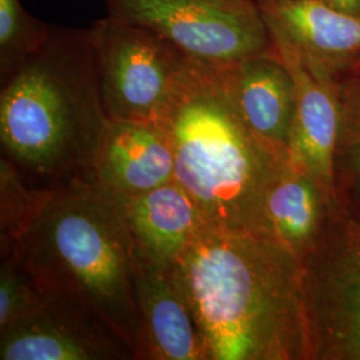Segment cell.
I'll use <instances>...</instances> for the list:
<instances>
[{
    "label": "cell",
    "mask_w": 360,
    "mask_h": 360,
    "mask_svg": "<svg viewBox=\"0 0 360 360\" xmlns=\"http://www.w3.org/2000/svg\"><path fill=\"white\" fill-rule=\"evenodd\" d=\"M175 162L165 131L151 122L111 120L92 176L117 198L147 193L174 179Z\"/></svg>",
    "instance_id": "cell-11"
},
{
    "label": "cell",
    "mask_w": 360,
    "mask_h": 360,
    "mask_svg": "<svg viewBox=\"0 0 360 360\" xmlns=\"http://www.w3.org/2000/svg\"><path fill=\"white\" fill-rule=\"evenodd\" d=\"M108 16L144 27L195 60L229 65L270 51V31L248 0H104Z\"/></svg>",
    "instance_id": "cell-5"
},
{
    "label": "cell",
    "mask_w": 360,
    "mask_h": 360,
    "mask_svg": "<svg viewBox=\"0 0 360 360\" xmlns=\"http://www.w3.org/2000/svg\"><path fill=\"white\" fill-rule=\"evenodd\" d=\"M1 193V254L8 252L43 206L49 188L27 187L16 166L8 159L0 162Z\"/></svg>",
    "instance_id": "cell-16"
},
{
    "label": "cell",
    "mask_w": 360,
    "mask_h": 360,
    "mask_svg": "<svg viewBox=\"0 0 360 360\" xmlns=\"http://www.w3.org/2000/svg\"><path fill=\"white\" fill-rule=\"evenodd\" d=\"M111 123L89 30L52 26L0 94V141L19 167L58 183L92 175Z\"/></svg>",
    "instance_id": "cell-4"
},
{
    "label": "cell",
    "mask_w": 360,
    "mask_h": 360,
    "mask_svg": "<svg viewBox=\"0 0 360 360\" xmlns=\"http://www.w3.org/2000/svg\"><path fill=\"white\" fill-rule=\"evenodd\" d=\"M135 359L129 345L99 319L58 300L0 328L1 360Z\"/></svg>",
    "instance_id": "cell-9"
},
{
    "label": "cell",
    "mask_w": 360,
    "mask_h": 360,
    "mask_svg": "<svg viewBox=\"0 0 360 360\" xmlns=\"http://www.w3.org/2000/svg\"><path fill=\"white\" fill-rule=\"evenodd\" d=\"M328 4L347 13L360 15V0H324Z\"/></svg>",
    "instance_id": "cell-20"
},
{
    "label": "cell",
    "mask_w": 360,
    "mask_h": 360,
    "mask_svg": "<svg viewBox=\"0 0 360 360\" xmlns=\"http://www.w3.org/2000/svg\"><path fill=\"white\" fill-rule=\"evenodd\" d=\"M155 124L171 143L174 179L208 226L272 233L266 198L290 154L260 141L245 124L223 65L191 59Z\"/></svg>",
    "instance_id": "cell-3"
},
{
    "label": "cell",
    "mask_w": 360,
    "mask_h": 360,
    "mask_svg": "<svg viewBox=\"0 0 360 360\" xmlns=\"http://www.w3.org/2000/svg\"><path fill=\"white\" fill-rule=\"evenodd\" d=\"M269 31L275 52L290 70L295 84L290 159L318 183L328 208H335V151L340 129V105L328 84L324 65L304 56L275 30Z\"/></svg>",
    "instance_id": "cell-8"
},
{
    "label": "cell",
    "mask_w": 360,
    "mask_h": 360,
    "mask_svg": "<svg viewBox=\"0 0 360 360\" xmlns=\"http://www.w3.org/2000/svg\"><path fill=\"white\" fill-rule=\"evenodd\" d=\"M90 34L111 120L155 123L193 58L153 31L108 15Z\"/></svg>",
    "instance_id": "cell-6"
},
{
    "label": "cell",
    "mask_w": 360,
    "mask_h": 360,
    "mask_svg": "<svg viewBox=\"0 0 360 360\" xmlns=\"http://www.w3.org/2000/svg\"><path fill=\"white\" fill-rule=\"evenodd\" d=\"M8 252L50 299L99 319L129 345L135 359H146L134 284L135 242L117 198L92 175L50 187Z\"/></svg>",
    "instance_id": "cell-2"
},
{
    "label": "cell",
    "mask_w": 360,
    "mask_h": 360,
    "mask_svg": "<svg viewBox=\"0 0 360 360\" xmlns=\"http://www.w3.org/2000/svg\"><path fill=\"white\" fill-rule=\"evenodd\" d=\"M260 13L269 28L319 65L360 51V15L324 0H263Z\"/></svg>",
    "instance_id": "cell-14"
},
{
    "label": "cell",
    "mask_w": 360,
    "mask_h": 360,
    "mask_svg": "<svg viewBox=\"0 0 360 360\" xmlns=\"http://www.w3.org/2000/svg\"><path fill=\"white\" fill-rule=\"evenodd\" d=\"M52 26L27 13L20 0H0V67L10 74L46 41Z\"/></svg>",
    "instance_id": "cell-17"
},
{
    "label": "cell",
    "mask_w": 360,
    "mask_h": 360,
    "mask_svg": "<svg viewBox=\"0 0 360 360\" xmlns=\"http://www.w3.org/2000/svg\"><path fill=\"white\" fill-rule=\"evenodd\" d=\"M117 200L135 245L146 255L168 264L208 226L193 198L175 179Z\"/></svg>",
    "instance_id": "cell-13"
},
{
    "label": "cell",
    "mask_w": 360,
    "mask_h": 360,
    "mask_svg": "<svg viewBox=\"0 0 360 360\" xmlns=\"http://www.w3.org/2000/svg\"><path fill=\"white\" fill-rule=\"evenodd\" d=\"M303 257L312 358L360 360V223Z\"/></svg>",
    "instance_id": "cell-7"
},
{
    "label": "cell",
    "mask_w": 360,
    "mask_h": 360,
    "mask_svg": "<svg viewBox=\"0 0 360 360\" xmlns=\"http://www.w3.org/2000/svg\"><path fill=\"white\" fill-rule=\"evenodd\" d=\"M169 266L210 360L311 358L303 259L275 235L206 226Z\"/></svg>",
    "instance_id": "cell-1"
},
{
    "label": "cell",
    "mask_w": 360,
    "mask_h": 360,
    "mask_svg": "<svg viewBox=\"0 0 360 360\" xmlns=\"http://www.w3.org/2000/svg\"><path fill=\"white\" fill-rule=\"evenodd\" d=\"M49 299L16 254L1 255L0 328L30 316L41 309Z\"/></svg>",
    "instance_id": "cell-18"
},
{
    "label": "cell",
    "mask_w": 360,
    "mask_h": 360,
    "mask_svg": "<svg viewBox=\"0 0 360 360\" xmlns=\"http://www.w3.org/2000/svg\"><path fill=\"white\" fill-rule=\"evenodd\" d=\"M134 284L146 359L210 360L205 339L171 266L135 245Z\"/></svg>",
    "instance_id": "cell-10"
},
{
    "label": "cell",
    "mask_w": 360,
    "mask_h": 360,
    "mask_svg": "<svg viewBox=\"0 0 360 360\" xmlns=\"http://www.w3.org/2000/svg\"><path fill=\"white\" fill-rule=\"evenodd\" d=\"M232 101L260 141L288 153L295 116L294 79L275 52L259 53L223 65Z\"/></svg>",
    "instance_id": "cell-12"
},
{
    "label": "cell",
    "mask_w": 360,
    "mask_h": 360,
    "mask_svg": "<svg viewBox=\"0 0 360 360\" xmlns=\"http://www.w3.org/2000/svg\"><path fill=\"white\" fill-rule=\"evenodd\" d=\"M326 207L318 183L288 156L266 198L271 232L303 259L321 238Z\"/></svg>",
    "instance_id": "cell-15"
},
{
    "label": "cell",
    "mask_w": 360,
    "mask_h": 360,
    "mask_svg": "<svg viewBox=\"0 0 360 360\" xmlns=\"http://www.w3.org/2000/svg\"><path fill=\"white\" fill-rule=\"evenodd\" d=\"M338 174H342V178L354 188L360 190V102L349 112L345 110L340 112V129L335 151V178Z\"/></svg>",
    "instance_id": "cell-19"
}]
</instances>
